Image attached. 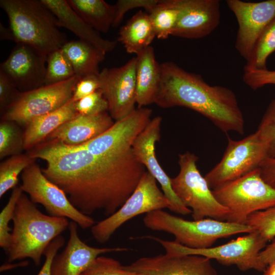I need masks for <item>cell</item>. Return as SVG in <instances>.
<instances>
[{
    "label": "cell",
    "instance_id": "obj_1",
    "mask_svg": "<svg viewBox=\"0 0 275 275\" xmlns=\"http://www.w3.org/2000/svg\"><path fill=\"white\" fill-rule=\"evenodd\" d=\"M28 153L46 162L43 174L67 195L72 205L89 215L115 212L136 187L146 168L130 150L120 154L95 155L81 145L45 141Z\"/></svg>",
    "mask_w": 275,
    "mask_h": 275
},
{
    "label": "cell",
    "instance_id": "obj_2",
    "mask_svg": "<svg viewBox=\"0 0 275 275\" xmlns=\"http://www.w3.org/2000/svg\"><path fill=\"white\" fill-rule=\"evenodd\" d=\"M161 80L155 103L162 108L184 106L209 119L223 132H244V120L236 96L230 89L211 86L199 74L174 63L160 64Z\"/></svg>",
    "mask_w": 275,
    "mask_h": 275
},
{
    "label": "cell",
    "instance_id": "obj_3",
    "mask_svg": "<svg viewBox=\"0 0 275 275\" xmlns=\"http://www.w3.org/2000/svg\"><path fill=\"white\" fill-rule=\"evenodd\" d=\"M12 222L10 244L6 252L8 261L30 258L36 266L50 243L70 223L66 217L43 213L24 193L17 202Z\"/></svg>",
    "mask_w": 275,
    "mask_h": 275
},
{
    "label": "cell",
    "instance_id": "obj_4",
    "mask_svg": "<svg viewBox=\"0 0 275 275\" xmlns=\"http://www.w3.org/2000/svg\"><path fill=\"white\" fill-rule=\"evenodd\" d=\"M9 19L12 40L48 55L68 41L57 18L41 0H1Z\"/></svg>",
    "mask_w": 275,
    "mask_h": 275
},
{
    "label": "cell",
    "instance_id": "obj_5",
    "mask_svg": "<svg viewBox=\"0 0 275 275\" xmlns=\"http://www.w3.org/2000/svg\"><path fill=\"white\" fill-rule=\"evenodd\" d=\"M143 221L147 228L170 233L175 241L193 249L209 248L218 239L253 230L246 224L212 218L186 220L162 209L146 214Z\"/></svg>",
    "mask_w": 275,
    "mask_h": 275
},
{
    "label": "cell",
    "instance_id": "obj_6",
    "mask_svg": "<svg viewBox=\"0 0 275 275\" xmlns=\"http://www.w3.org/2000/svg\"><path fill=\"white\" fill-rule=\"evenodd\" d=\"M212 191L228 209L230 223L245 224L253 213L275 206V189L262 179L259 168Z\"/></svg>",
    "mask_w": 275,
    "mask_h": 275
},
{
    "label": "cell",
    "instance_id": "obj_7",
    "mask_svg": "<svg viewBox=\"0 0 275 275\" xmlns=\"http://www.w3.org/2000/svg\"><path fill=\"white\" fill-rule=\"evenodd\" d=\"M198 156L189 152L179 154V174L171 178L172 187L185 206L190 208L194 220L209 217L226 221L228 209L214 196L197 166Z\"/></svg>",
    "mask_w": 275,
    "mask_h": 275
},
{
    "label": "cell",
    "instance_id": "obj_8",
    "mask_svg": "<svg viewBox=\"0 0 275 275\" xmlns=\"http://www.w3.org/2000/svg\"><path fill=\"white\" fill-rule=\"evenodd\" d=\"M143 238L159 243L167 254L199 255L210 259H215L224 265L236 266L242 271L255 269L261 271L258 262V256L268 242L255 230L223 245L203 249L188 248L175 241L164 240L153 236H144L142 237V238Z\"/></svg>",
    "mask_w": 275,
    "mask_h": 275
},
{
    "label": "cell",
    "instance_id": "obj_9",
    "mask_svg": "<svg viewBox=\"0 0 275 275\" xmlns=\"http://www.w3.org/2000/svg\"><path fill=\"white\" fill-rule=\"evenodd\" d=\"M170 203L158 187L156 180L146 171L125 203L113 214L95 224L91 232L97 242L103 243L131 218L154 210H170Z\"/></svg>",
    "mask_w": 275,
    "mask_h": 275
},
{
    "label": "cell",
    "instance_id": "obj_10",
    "mask_svg": "<svg viewBox=\"0 0 275 275\" xmlns=\"http://www.w3.org/2000/svg\"><path fill=\"white\" fill-rule=\"evenodd\" d=\"M80 78L75 75L65 81L28 92L18 91L1 114V120L13 121L25 127L33 119L57 110L71 100Z\"/></svg>",
    "mask_w": 275,
    "mask_h": 275
},
{
    "label": "cell",
    "instance_id": "obj_11",
    "mask_svg": "<svg viewBox=\"0 0 275 275\" xmlns=\"http://www.w3.org/2000/svg\"><path fill=\"white\" fill-rule=\"evenodd\" d=\"M228 137L222 158L204 176L211 190L258 168L267 157L266 146L257 131L238 141Z\"/></svg>",
    "mask_w": 275,
    "mask_h": 275
},
{
    "label": "cell",
    "instance_id": "obj_12",
    "mask_svg": "<svg viewBox=\"0 0 275 275\" xmlns=\"http://www.w3.org/2000/svg\"><path fill=\"white\" fill-rule=\"evenodd\" d=\"M20 176L22 191L34 204L42 205L50 215L71 219L82 229L95 224L91 217L72 205L66 194L46 177L36 162L25 169Z\"/></svg>",
    "mask_w": 275,
    "mask_h": 275
},
{
    "label": "cell",
    "instance_id": "obj_13",
    "mask_svg": "<svg viewBox=\"0 0 275 275\" xmlns=\"http://www.w3.org/2000/svg\"><path fill=\"white\" fill-rule=\"evenodd\" d=\"M226 3L238 24L235 47L246 61L260 36L275 18V0L258 2L227 0Z\"/></svg>",
    "mask_w": 275,
    "mask_h": 275
},
{
    "label": "cell",
    "instance_id": "obj_14",
    "mask_svg": "<svg viewBox=\"0 0 275 275\" xmlns=\"http://www.w3.org/2000/svg\"><path fill=\"white\" fill-rule=\"evenodd\" d=\"M136 58L133 57L119 67L105 68L99 73V89L108 104V113L120 120L135 109Z\"/></svg>",
    "mask_w": 275,
    "mask_h": 275
},
{
    "label": "cell",
    "instance_id": "obj_15",
    "mask_svg": "<svg viewBox=\"0 0 275 275\" xmlns=\"http://www.w3.org/2000/svg\"><path fill=\"white\" fill-rule=\"evenodd\" d=\"M152 111L138 107L123 119L115 121L108 130L80 145L100 156L122 154L132 148L136 137L150 122Z\"/></svg>",
    "mask_w": 275,
    "mask_h": 275
},
{
    "label": "cell",
    "instance_id": "obj_16",
    "mask_svg": "<svg viewBox=\"0 0 275 275\" xmlns=\"http://www.w3.org/2000/svg\"><path fill=\"white\" fill-rule=\"evenodd\" d=\"M161 117L152 119L139 134L132 145L136 159L142 164L159 183L162 192L170 203V210L183 215L191 213L190 209L182 203L173 191L169 177L159 164L155 155V144L160 138Z\"/></svg>",
    "mask_w": 275,
    "mask_h": 275
},
{
    "label": "cell",
    "instance_id": "obj_17",
    "mask_svg": "<svg viewBox=\"0 0 275 275\" xmlns=\"http://www.w3.org/2000/svg\"><path fill=\"white\" fill-rule=\"evenodd\" d=\"M178 11L172 35L186 39H200L209 35L221 20L218 0H168Z\"/></svg>",
    "mask_w": 275,
    "mask_h": 275
},
{
    "label": "cell",
    "instance_id": "obj_18",
    "mask_svg": "<svg viewBox=\"0 0 275 275\" xmlns=\"http://www.w3.org/2000/svg\"><path fill=\"white\" fill-rule=\"evenodd\" d=\"M47 57L30 46L17 44L0 70L19 91H31L45 86Z\"/></svg>",
    "mask_w": 275,
    "mask_h": 275
},
{
    "label": "cell",
    "instance_id": "obj_19",
    "mask_svg": "<svg viewBox=\"0 0 275 275\" xmlns=\"http://www.w3.org/2000/svg\"><path fill=\"white\" fill-rule=\"evenodd\" d=\"M125 267L139 275H218L211 259L194 254L142 257Z\"/></svg>",
    "mask_w": 275,
    "mask_h": 275
},
{
    "label": "cell",
    "instance_id": "obj_20",
    "mask_svg": "<svg viewBox=\"0 0 275 275\" xmlns=\"http://www.w3.org/2000/svg\"><path fill=\"white\" fill-rule=\"evenodd\" d=\"M78 225L71 221L69 238L63 251L57 254L51 266V275H80L98 256L108 253L127 251L124 248H96L87 244L79 237Z\"/></svg>",
    "mask_w": 275,
    "mask_h": 275
},
{
    "label": "cell",
    "instance_id": "obj_21",
    "mask_svg": "<svg viewBox=\"0 0 275 275\" xmlns=\"http://www.w3.org/2000/svg\"><path fill=\"white\" fill-rule=\"evenodd\" d=\"M115 122L107 112L94 116H85L77 113L44 141L55 140L68 146L81 145L104 133Z\"/></svg>",
    "mask_w": 275,
    "mask_h": 275
},
{
    "label": "cell",
    "instance_id": "obj_22",
    "mask_svg": "<svg viewBox=\"0 0 275 275\" xmlns=\"http://www.w3.org/2000/svg\"><path fill=\"white\" fill-rule=\"evenodd\" d=\"M57 18L58 27L65 28L79 40L88 42L105 53L115 49L116 41L103 39L97 32L84 21L71 8L67 0H41Z\"/></svg>",
    "mask_w": 275,
    "mask_h": 275
},
{
    "label": "cell",
    "instance_id": "obj_23",
    "mask_svg": "<svg viewBox=\"0 0 275 275\" xmlns=\"http://www.w3.org/2000/svg\"><path fill=\"white\" fill-rule=\"evenodd\" d=\"M136 91L138 107L155 103L161 80L160 64L149 46L136 54Z\"/></svg>",
    "mask_w": 275,
    "mask_h": 275
},
{
    "label": "cell",
    "instance_id": "obj_24",
    "mask_svg": "<svg viewBox=\"0 0 275 275\" xmlns=\"http://www.w3.org/2000/svg\"><path fill=\"white\" fill-rule=\"evenodd\" d=\"M77 114L75 102L71 99L60 108L33 119L25 126L23 131L24 150L29 151L43 142L52 132Z\"/></svg>",
    "mask_w": 275,
    "mask_h": 275
},
{
    "label": "cell",
    "instance_id": "obj_25",
    "mask_svg": "<svg viewBox=\"0 0 275 275\" xmlns=\"http://www.w3.org/2000/svg\"><path fill=\"white\" fill-rule=\"evenodd\" d=\"M155 37L148 13L140 10L120 28L118 41L123 44L127 52L137 54L150 46Z\"/></svg>",
    "mask_w": 275,
    "mask_h": 275
},
{
    "label": "cell",
    "instance_id": "obj_26",
    "mask_svg": "<svg viewBox=\"0 0 275 275\" xmlns=\"http://www.w3.org/2000/svg\"><path fill=\"white\" fill-rule=\"evenodd\" d=\"M61 49L70 62L75 75L80 77L99 75V65L104 60L106 53L81 40L67 41Z\"/></svg>",
    "mask_w": 275,
    "mask_h": 275
},
{
    "label": "cell",
    "instance_id": "obj_27",
    "mask_svg": "<svg viewBox=\"0 0 275 275\" xmlns=\"http://www.w3.org/2000/svg\"><path fill=\"white\" fill-rule=\"evenodd\" d=\"M74 12L98 32L106 33L112 26L115 7L103 0H67Z\"/></svg>",
    "mask_w": 275,
    "mask_h": 275
},
{
    "label": "cell",
    "instance_id": "obj_28",
    "mask_svg": "<svg viewBox=\"0 0 275 275\" xmlns=\"http://www.w3.org/2000/svg\"><path fill=\"white\" fill-rule=\"evenodd\" d=\"M146 11L158 39H166L172 35L178 19V11L168 0H159L157 4Z\"/></svg>",
    "mask_w": 275,
    "mask_h": 275
},
{
    "label": "cell",
    "instance_id": "obj_29",
    "mask_svg": "<svg viewBox=\"0 0 275 275\" xmlns=\"http://www.w3.org/2000/svg\"><path fill=\"white\" fill-rule=\"evenodd\" d=\"M36 159L28 153L10 156L0 163V198L10 189L17 186L19 176L35 162Z\"/></svg>",
    "mask_w": 275,
    "mask_h": 275
},
{
    "label": "cell",
    "instance_id": "obj_30",
    "mask_svg": "<svg viewBox=\"0 0 275 275\" xmlns=\"http://www.w3.org/2000/svg\"><path fill=\"white\" fill-rule=\"evenodd\" d=\"M274 51L275 18L260 36L244 67L256 70L267 69L266 60Z\"/></svg>",
    "mask_w": 275,
    "mask_h": 275
},
{
    "label": "cell",
    "instance_id": "obj_31",
    "mask_svg": "<svg viewBox=\"0 0 275 275\" xmlns=\"http://www.w3.org/2000/svg\"><path fill=\"white\" fill-rule=\"evenodd\" d=\"M24 148V132L16 123L1 120L0 123V158L22 153Z\"/></svg>",
    "mask_w": 275,
    "mask_h": 275
},
{
    "label": "cell",
    "instance_id": "obj_32",
    "mask_svg": "<svg viewBox=\"0 0 275 275\" xmlns=\"http://www.w3.org/2000/svg\"><path fill=\"white\" fill-rule=\"evenodd\" d=\"M74 75L72 66L61 48L47 55L45 85L61 82Z\"/></svg>",
    "mask_w": 275,
    "mask_h": 275
},
{
    "label": "cell",
    "instance_id": "obj_33",
    "mask_svg": "<svg viewBox=\"0 0 275 275\" xmlns=\"http://www.w3.org/2000/svg\"><path fill=\"white\" fill-rule=\"evenodd\" d=\"M23 192L20 186L14 188L8 202L0 213V246L5 252L11 241L12 229L9 226L12 221L17 202Z\"/></svg>",
    "mask_w": 275,
    "mask_h": 275
},
{
    "label": "cell",
    "instance_id": "obj_34",
    "mask_svg": "<svg viewBox=\"0 0 275 275\" xmlns=\"http://www.w3.org/2000/svg\"><path fill=\"white\" fill-rule=\"evenodd\" d=\"M245 224L259 232L267 241L275 237V206L250 215Z\"/></svg>",
    "mask_w": 275,
    "mask_h": 275
},
{
    "label": "cell",
    "instance_id": "obj_35",
    "mask_svg": "<svg viewBox=\"0 0 275 275\" xmlns=\"http://www.w3.org/2000/svg\"><path fill=\"white\" fill-rule=\"evenodd\" d=\"M80 275H139L127 269L118 260L103 256L97 257Z\"/></svg>",
    "mask_w": 275,
    "mask_h": 275
},
{
    "label": "cell",
    "instance_id": "obj_36",
    "mask_svg": "<svg viewBox=\"0 0 275 275\" xmlns=\"http://www.w3.org/2000/svg\"><path fill=\"white\" fill-rule=\"evenodd\" d=\"M257 131L266 146L267 157H275V99L269 104Z\"/></svg>",
    "mask_w": 275,
    "mask_h": 275
},
{
    "label": "cell",
    "instance_id": "obj_37",
    "mask_svg": "<svg viewBox=\"0 0 275 275\" xmlns=\"http://www.w3.org/2000/svg\"><path fill=\"white\" fill-rule=\"evenodd\" d=\"M77 112L85 116H94L108 112V104L100 89L75 102Z\"/></svg>",
    "mask_w": 275,
    "mask_h": 275
},
{
    "label": "cell",
    "instance_id": "obj_38",
    "mask_svg": "<svg viewBox=\"0 0 275 275\" xmlns=\"http://www.w3.org/2000/svg\"><path fill=\"white\" fill-rule=\"evenodd\" d=\"M242 79L253 90L267 85H275V70H256L244 67Z\"/></svg>",
    "mask_w": 275,
    "mask_h": 275
},
{
    "label": "cell",
    "instance_id": "obj_39",
    "mask_svg": "<svg viewBox=\"0 0 275 275\" xmlns=\"http://www.w3.org/2000/svg\"><path fill=\"white\" fill-rule=\"evenodd\" d=\"M159 0H119L116 4L115 16L112 25L117 27L122 22L125 14L128 11L138 8H143L146 10L157 4Z\"/></svg>",
    "mask_w": 275,
    "mask_h": 275
},
{
    "label": "cell",
    "instance_id": "obj_40",
    "mask_svg": "<svg viewBox=\"0 0 275 275\" xmlns=\"http://www.w3.org/2000/svg\"><path fill=\"white\" fill-rule=\"evenodd\" d=\"M99 88V75L91 74L81 77L75 86L72 99L75 102L77 101L92 94Z\"/></svg>",
    "mask_w": 275,
    "mask_h": 275
},
{
    "label": "cell",
    "instance_id": "obj_41",
    "mask_svg": "<svg viewBox=\"0 0 275 275\" xmlns=\"http://www.w3.org/2000/svg\"><path fill=\"white\" fill-rule=\"evenodd\" d=\"M6 74L0 70V112L2 114L18 91Z\"/></svg>",
    "mask_w": 275,
    "mask_h": 275
},
{
    "label": "cell",
    "instance_id": "obj_42",
    "mask_svg": "<svg viewBox=\"0 0 275 275\" xmlns=\"http://www.w3.org/2000/svg\"><path fill=\"white\" fill-rule=\"evenodd\" d=\"M65 240L62 235H59L54 239L47 246L44 255L45 260L37 275H51V266L53 258L58 251L64 245Z\"/></svg>",
    "mask_w": 275,
    "mask_h": 275
},
{
    "label": "cell",
    "instance_id": "obj_43",
    "mask_svg": "<svg viewBox=\"0 0 275 275\" xmlns=\"http://www.w3.org/2000/svg\"><path fill=\"white\" fill-rule=\"evenodd\" d=\"M259 168L262 179L275 189V157H266Z\"/></svg>",
    "mask_w": 275,
    "mask_h": 275
},
{
    "label": "cell",
    "instance_id": "obj_44",
    "mask_svg": "<svg viewBox=\"0 0 275 275\" xmlns=\"http://www.w3.org/2000/svg\"><path fill=\"white\" fill-rule=\"evenodd\" d=\"M274 261L275 237L260 252L258 256V262L262 272H264L266 267Z\"/></svg>",
    "mask_w": 275,
    "mask_h": 275
},
{
    "label": "cell",
    "instance_id": "obj_45",
    "mask_svg": "<svg viewBox=\"0 0 275 275\" xmlns=\"http://www.w3.org/2000/svg\"><path fill=\"white\" fill-rule=\"evenodd\" d=\"M0 38L2 40H12V35L9 28L5 27L2 23H0Z\"/></svg>",
    "mask_w": 275,
    "mask_h": 275
},
{
    "label": "cell",
    "instance_id": "obj_46",
    "mask_svg": "<svg viewBox=\"0 0 275 275\" xmlns=\"http://www.w3.org/2000/svg\"><path fill=\"white\" fill-rule=\"evenodd\" d=\"M264 275H275V261L266 267Z\"/></svg>",
    "mask_w": 275,
    "mask_h": 275
}]
</instances>
